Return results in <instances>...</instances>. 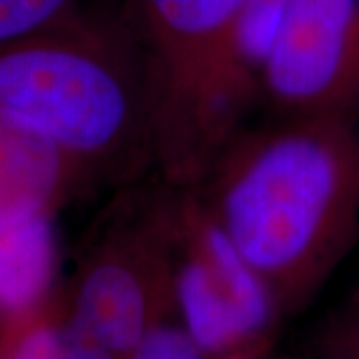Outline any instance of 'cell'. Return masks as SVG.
<instances>
[{
  "mask_svg": "<svg viewBox=\"0 0 359 359\" xmlns=\"http://www.w3.org/2000/svg\"><path fill=\"white\" fill-rule=\"evenodd\" d=\"M194 188L283 318L320 290L358 240V124L280 116L244 124Z\"/></svg>",
  "mask_w": 359,
  "mask_h": 359,
  "instance_id": "cell-1",
  "label": "cell"
},
{
  "mask_svg": "<svg viewBox=\"0 0 359 359\" xmlns=\"http://www.w3.org/2000/svg\"><path fill=\"white\" fill-rule=\"evenodd\" d=\"M0 110L34 126L112 192L156 174V102L126 20L78 8L0 44Z\"/></svg>",
  "mask_w": 359,
  "mask_h": 359,
  "instance_id": "cell-2",
  "label": "cell"
},
{
  "mask_svg": "<svg viewBox=\"0 0 359 359\" xmlns=\"http://www.w3.org/2000/svg\"><path fill=\"white\" fill-rule=\"evenodd\" d=\"M180 186L158 174L114 190L58 299L78 327L118 358L176 316Z\"/></svg>",
  "mask_w": 359,
  "mask_h": 359,
  "instance_id": "cell-3",
  "label": "cell"
},
{
  "mask_svg": "<svg viewBox=\"0 0 359 359\" xmlns=\"http://www.w3.org/2000/svg\"><path fill=\"white\" fill-rule=\"evenodd\" d=\"M176 316L208 359H262L282 318L194 186H180Z\"/></svg>",
  "mask_w": 359,
  "mask_h": 359,
  "instance_id": "cell-4",
  "label": "cell"
},
{
  "mask_svg": "<svg viewBox=\"0 0 359 359\" xmlns=\"http://www.w3.org/2000/svg\"><path fill=\"white\" fill-rule=\"evenodd\" d=\"M257 104L280 118L359 112V0H287L257 70Z\"/></svg>",
  "mask_w": 359,
  "mask_h": 359,
  "instance_id": "cell-5",
  "label": "cell"
},
{
  "mask_svg": "<svg viewBox=\"0 0 359 359\" xmlns=\"http://www.w3.org/2000/svg\"><path fill=\"white\" fill-rule=\"evenodd\" d=\"M88 192L86 176L54 142L0 110V240L50 222Z\"/></svg>",
  "mask_w": 359,
  "mask_h": 359,
  "instance_id": "cell-6",
  "label": "cell"
},
{
  "mask_svg": "<svg viewBox=\"0 0 359 359\" xmlns=\"http://www.w3.org/2000/svg\"><path fill=\"white\" fill-rule=\"evenodd\" d=\"M0 359H122L70 320L58 292L20 320L0 323Z\"/></svg>",
  "mask_w": 359,
  "mask_h": 359,
  "instance_id": "cell-7",
  "label": "cell"
},
{
  "mask_svg": "<svg viewBox=\"0 0 359 359\" xmlns=\"http://www.w3.org/2000/svg\"><path fill=\"white\" fill-rule=\"evenodd\" d=\"M188 20L222 34H242L266 52L287 0H160Z\"/></svg>",
  "mask_w": 359,
  "mask_h": 359,
  "instance_id": "cell-8",
  "label": "cell"
},
{
  "mask_svg": "<svg viewBox=\"0 0 359 359\" xmlns=\"http://www.w3.org/2000/svg\"><path fill=\"white\" fill-rule=\"evenodd\" d=\"M78 8V0H0V44L50 28Z\"/></svg>",
  "mask_w": 359,
  "mask_h": 359,
  "instance_id": "cell-9",
  "label": "cell"
},
{
  "mask_svg": "<svg viewBox=\"0 0 359 359\" xmlns=\"http://www.w3.org/2000/svg\"><path fill=\"white\" fill-rule=\"evenodd\" d=\"M130 359H208L178 321L160 323L142 339Z\"/></svg>",
  "mask_w": 359,
  "mask_h": 359,
  "instance_id": "cell-10",
  "label": "cell"
},
{
  "mask_svg": "<svg viewBox=\"0 0 359 359\" xmlns=\"http://www.w3.org/2000/svg\"><path fill=\"white\" fill-rule=\"evenodd\" d=\"M323 349L330 359H359V308L327 327Z\"/></svg>",
  "mask_w": 359,
  "mask_h": 359,
  "instance_id": "cell-11",
  "label": "cell"
}]
</instances>
